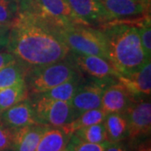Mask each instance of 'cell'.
Segmentation results:
<instances>
[{"instance_id": "33", "label": "cell", "mask_w": 151, "mask_h": 151, "mask_svg": "<svg viewBox=\"0 0 151 151\" xmlns=\"http://www.w3.org/2000/svg\"><path fill=\"white\" fill-rule=\"evenodd\" d=\"M5 151H8V150H5Z\"/></svg>"}, {"instance_id": "13", "label": "cell", "mask_w": 151, "mask_h": 151, "mask_svg": "<svg viewBox=\"0 0 151 151\" xmlns=\"http://www.w3.org/2000/svg\"><path fill=\"white\" fill-rule=\"evenodd\" d=\"M134 98L130 95L125 86L118 82L113 81L104 89L102 97L101 108L105 113H123Z\"/></svg>"}, {"instance_id": "15", "label": "cell", "mask_w": 151, "mask_h": 151, "mask_svg": "<svg viewBox=\"0 0 151 151\" xmlns=\"http://www.w3.org/2000/svg\"><path fill=\"white\" fill-rule=\"evenodd\" d=\"M66 2L76 15L89 25L110 21L97 0H66Z\"/></svg>"}, {"instance_id": "6", "label": "cell", "mask_w": 151, "mask_h": 151, "mask_svg": "<svg viewBox=\"0 0 151 151\" xmlns=\"http://www.w3.org/2000/svg\"><path fill=\"white\" fill-rule=\"evenodd\" d=\"M32 96L31 101L38 124L60 128L75 119L70 103Z\"/></svg>"}, {"instance_id": "19", "label": "cell", "mask_w": 151, "mask_h": 151, "mask_svg": "<svg viewBox=\"0 0 151 151\" xmlns=\"http://www.w3.org/2000/svg\"><path fill=\"white\" fill-rule=\"evenodd\" d=\"M107 116V113L102 108L92 109L81 113L70 123L60 127L67 134L72 135L76 130L87 127L92 124L103 123Z\"/></svg>"}, {"instance_id": "18", "label": "cell", "mask_w": 151, "mask_h": 151, "mask_svg": "<svg viewBox=\"0 0 151 151\" xmlns=\"http://www.w3.org/2000/svg\"><path fill=\"white\" fill-rule=\"evenodd\" d=\"M81 83L82 81L81 76L78 74L70 80L60 84L47 92L38 93V94H32V95H36L38 97L46 98V99L58 100V101H64L70 103L71 98L75 95V93L78 90Z\"/></svg>"}, {"instance_id": "9", "label": "cell", "mask_w": 151, "mask_h": 151, "mask_svg": "<svg viewBox=\"0 0 151 151\" xmlns=\"http://www.w3.org/2000/svg\"><path fill=\"white\" fill-rule=\"evenodd\" d=\"M116 79L125 86L134 100L150 97L151 92L150 60L132 72L126 74L119 73Z\"/></svg>"}, {"instance_id": "3", "label": "cell", "mask_w": 151, "mask_h": 151, "mask_svg": "<svg viewBox=\"0 0 151 151\" xmlns=\"http://www.w3.org/2000/svg\"><path fill=\"white\" fill-rule=\"evenodd\" d=\"M19 11L25 12L55 29L70 25L90 26L71 10L66 0H18Z\"/></svg>"}, {"instance_id": "1", "label": "cell", "mask_w": 151, "mask_h": 151, "mask_svg": "<svg viewBox=\"0 0 151 151\" xmlns=\"http://www.w3.org/2000/svg\"><path fill=\"white\" fill-rule=\"evenodd\" d=\"M6 47L25 70L62 60L70 55L56 29L21 11L9 26Z\"/></svg>"}, {"instance_id": "12", "label": "cell", "mask_w": 151, "mask_h": 151, "mask_svg": "<svg viewBox=\"0 0 151 151\" xmlns=\"http://www.w3.org/2000/svg\"><path fill=\"white\" fill-rule=\"evenodd\" d=\"M0 121L11 129L38 124L31 99L26 97L4 111L1 113Z\"/></svg>"}, {"instance_id": "14", "label": "cell", "mask_w": 151, "mask_h": 151, "mask_svg": "<svg viewBox=\"0 0 151 151\" xmlns=\"http://www.w3.org/2000/svg\"><path fill=\"white\" fill-rule=\"evenodd\" d=\"M50 126L35 124L12 129V151H35L41 136Z\"/></svg>"}, {"instance_id": "30", "label": "cell", "mask_w": 151, "mask_h": 151, "mask_svg": "<svg viewBox=\"0 0 151 151\" xmlns=\"http://www.w3.org/2000/svg\"><path fill=\"white\" fill-rule=\"evenodd\" d=\"M136 151H151L150 144H145V145H141Z\"/></svg>"}, {"instance_id": "22", "label": "cell", "mask_w": 151, "mask_h": 151, "mask_svg": "<svg viewBox=\"0 0 151 151\" xmlns=\"http://www.w3.org/2000/svg\"><path fill=\"white\" fill-rule=\"evenodd\" d=\"M73 134H75L82 141L88 143L103 144L108 142L103 122L84 127L82 129L76 130Z\"/></svg>"}, {"instance_id": "25", "label": "cell", "mask_w": 151, "mask_h": 151, "mask_svg": "<svg viewBox=\"0 0 151 151\" xmlns=\"http://www.w3.org/2000/svg\"><path fill=\"white\" fill-rule=\"evenodd\" d=\"M109 142L103 144H93L85 142L77 138L75 134L70 136L65 149L68 151H104Z\"/></svg>"}, {"instance_id": "4", "label": "cell", "mask_w": 151, "mask_h": 151, "mask_svg": "<svg viewBox=\"0 0 151 151\" xmlns=\"http://www.w3.org/2000/svg\"><path fill=\"white\" fill-rule=\"evenodd\" d=\"M76 75L78 71L74 63L64 59L48 65L26 69L24 81L28 92L38 94L47 92Z\"/></svg>"}, {"instance_id": "27", "label": "cell", "mask_w": 151, "mask_h": 151, "mask_svg": "<svg viewBox=\"0 0 151 151\" xmlns=\"http://www.w3.org/2000/svg\"><path fill=\"white\" fill-rule=\"evenodd\" d=\"M17 61L14 55L11 54L9 51H1L0 52V70L5 67L6 65H9L13 62Z\"/></svg>"}, {"instance_id": "11", "label": "cell", "mask_w": 151, "mask_h": 151, "mask_svg": "<svg viewBox=\"0 0 151 151\" xmlns=\"http://www.w3.org/2000/svg\"><path fill=\"white\" fill-rule=\"evenodd\" d=\"M110 21L147 14L150 0H97Z\"/></svg>"}, {"instance_id": "28", "label": "cell", "mask_w": 151, "mask_h": 151, "mask_svg": "<svg viewBox=\"0 0 151 151\" xmlns=\"http://www.w3.org/2000/svg\"><path fill=\"white\" fill-rule=\"evenodd\" d=\"M9 26L0 25V49L7 46L9 40Z\"/></svg>"}, {"instance_id": "17", "label": "cell", "mask_w": 151, "mask_h": 151, "mask_svg": "<svg viewBox=\"0 0 151 151\" xmlns=\"http://www.w3.org/2000/svg\"><path fill=\"white\" fill-rule=\"evenodd\" d=\"M103 124L109 143L120 142L129 136L128 124L124 113H108Z\"/></svg>"}, {"instance_id": "26", "label": "cell", "mask_w": 151, "mask_h": 151, "mask_svg": "<svg viewBox=\"0 0 151 151\" xmlns=\"http://www.w3.org/2000/svg\"><path fill=\"white\" fill-rule=\"evenodd\" d=\"M12 143V129L0 121V151L10 150Z\"/></svg>"}, {"instance_id": "24", "label": "cell", "mask_w": 151, "mask_h": 151, "mask_svg": "<svg viewBox=\"0 0 151 151\" xmlns=\"http://www.w3.org/2000/svg\"><path fill=\"white\" fill-rule=\"evenodd\" d=\"M18 13V0H0V25L10 26Z\"/></svg>"}, {"instance_id": "7", "label": "cell", "mask_w": 151, "mask_h": 151, "mask_svg": "<svg viewBox=\"0 0 151 151\" xmlns=\"http://www.w3.org/2000/svg\"><path fill=\"white\" fill-rule=\"evenodd\" d=\"M114 81L113 78L95 79L90 82H82L70 104L75 113V118L81 113L92 109L101 108L102 97L104 89Z\"/></svg>"}, {"instance_id": "32", "label": "cell", "mask_w": 151, "mask_h": 151, "mask_svg": "<svg viewBox=\"0 0 151 151\" xmlns=\"http://www.w3.org/2000/svg\"><path fill=\"white\" fill-rule=\"evenodd\" d=\"M1 113H1V112H0V117H1Z\"/></svg>"}, {"instance_id": "5", "label": "cell", "mask_w": 151, "mask_h": 151, "mask_svg": "<svg viewBox=\"0 0 151 151\" xmlns=\"http://www.w3.org/2000/svg\"><path fill=\"white\" fill-rule=\"evenodd\" d=\"M56 31L70 52L98 55L108 60L106 42L101 30L85 25H70Z\"/></svg>"}, {"instance_id": "31", "label": "cell", "mask_w": 151, "mask_h": 151, "mask_svg": "<svg viewBox=\"0 0 151 151\" xmlns=\"http://www.w3.org/2000/svg\"><path fill=\"white\" fill-rule=\"evenodd\" d=\"M61 151H68L66 149H65V150H61Z\"/></svg>"}, {"instance_id": "29", "label": "cell", "mask_w": 151, "mask_h": 151, "mask_svg": "<svg viewBox=\"0 0 151 151\" xmlns=\"http://www.w3.org/2000/svg\"><path fill=\"white\" fill-rule=\"evenodd\" d=\"M104 151H126V148L120 141V142L108 143Z\"/></svg>"}, {"instance_id": "23", "label": "cell", "mask_w": 151, "mask_h": 151, "mask_svg": "<svg viewBox=\"0 0 151 151\" xmlns=\"http://www.w3.org/2000/svg\"><path fill=\"white\" fill-rule=\"evenodd\" d=\"M136 28L139 34V37L141 40V43L143 45L144 50L148 58H151V22L150 16L145 14L137 22Z\"/></svg>"}, {"instance_id": "10", "label": "cell", "mask_w": 151, "mask_h": 151, "mask_svg": "<svg viewBox=\"0 0 151 151\" xmlns=\"http://www.w3.org/2000/svg\"><path fill=\"white\" fill-rule=\"evenodd\" d=\"M70 58L77 69L95 79L116 78L119 72L108 60L98 55H82L70 52Z\"/></svg>"}, {"instance_id": "16", "label": "cell", "mask_w": 151, "mask_h": 151, "mask_svg": "<svg viewBox=\"0 0 151 151\" xmlns=\"http://www.w3.org/2000/svg\"><path fill=\"white\" fill-rule=\"evenodd\" d=\"M71 135L60 127H49L38 143L35 151H61L65 150Z\"/></svg>"}, {"instance_id": "2", "label": "cell", "mask_w": 151, "mask_h": 151, "mask_svg": "<svg viewBox=\"0 0 151 151\" xmlns=\"http://www.w3.org/2000/svg\"><path fill=\"white\" fill-rule=\"evenodd\" d=\"M105 39L108 60L120 74L139 69L148 58L135 25L108 22L101 30Z\"/></svg>"}, {"instance_id": "8", "label": "cell", "mask_w": 151, "mask_h": 151, "mask_svg": "<svg viewBox=\"0 0 151 151\" xmlns=\"http://www.w3.org/2000/svg\"><path fill=\"white\" fill-rule=\"evenodd\" d=\"M129 136L134 140L150 135L151 131V103L145 98L134 100L124 111Z\"/></svg>"}, {"instance_id": "21", "label": "cell", "mask_w": 151, "mask_h": 151, "mask_svg": "<svg viewBox=\"0 0 151 151\" xmlns=\"http://www.w3.org/2000/svg\"><path fill=\"white\" fill-rule=\"evenodd\" d=\"M25 68L18 62H13L0 70V90L24 81Z\"/></svg>"}, {"instance_id": "20", "label": "cell", "mask_w": 151, "mask_h": 151, "mask_svg": "<svg viewBox=\"0 0 151 151\" xmlns=\"http://www.w3.org/2000/svg\"><path fill=\"white\" fill-rule=\"evenodd\" d=\"M28 89L25 81L17 85L0 90V112L15 105L28 97Z\"/></svg>"}]
</instances>
